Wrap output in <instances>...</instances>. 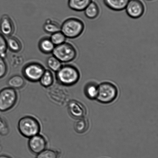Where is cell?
<instances>
[{
    "mask_svg": "<svg viewBox=\"0 0 158 158\" xmlns=\"http://www.w3.org/2000/svg\"><path fill=\"white\" fill-rule=\"evenodd\" d=\"M80 77L78 69L72 65L62 66L56 73V78L58 83L65 86L75 84L80 79Z\"/></svg>",
    "mask_w": 158,
    "mask_h": 158,
    "instance_id": "1",
    "label": "cell"
},
{
    "mask_svg": "<svg viewBox=\"0 0 158 158\" xmlns=\"http://www.w3.org/2000/svg\"><path fill=\"white\" fill-rule=\"evenodd\" d=\"M18 128L22 135L29 139L40 134L41 130L40 122L35 117L31 116H25L20 119Z\"/></svg>",
    "mask_w": 158,
    "mask_h": 158,
    "instance_id": "2",
    "label": "cell"
},
{
    "mask_svg": "<svg viewBox=\"0 0 158 158\" xmlns=\"http://www.w3.org/2000/svg\"><path fill=\"white\" fill-rule=\"evenodd\" d=\"M84 29V23L81 20L71 18L66 19L63 23L60 31L66 38L74 39L80 36Z\"/></svg>",
    "mask_w": 158,
    "mask_h": 158,
    "instance_id": "3",
    "label": "cell"
},
{
    "mask_svg": "<svg viewBox=\"0 0 158 158\" xmlns=\"http://www.w3.org/2000/svg\"><path fill=\"white\" fill-rule=\"evenodd\" d=\"M52 53L61 63H68L73 61L77 55L75 47L71 43L66 42L56 46Z\"/></svg>",
    "mask_w": 158,
    "mask_h": 158,
    "instance_id": "4",
    "label": "cell"
},
{
    "mask_svg": "<svg viewBox=\"0 0 158 158\" xmlns=\"http://www.w3.org/2000/svg\"><path fill=\"white\" fill-rule=\"evenodd\" d=\"M118 94L115 85L109 82H104L98 86L97 100L100 103L108 104L114 101Z\"/></svg>",
    "mask_w": 158,
    "mask_h": 158,
    "instance_id": "5",
    "label": "cell"
},
{
    "mask_svg": "<svg viewBox=\"0 0 158 158\" xmlns=\"http://www.w3.org/2000/svg\"><path fill=\"white\" fill-rule=\"evenodd\" d=\"M18 99V93L15 89L7 87L0 91V111L6 112L15 106Z\"/></svg>",
    "mask_w": 158,
    "mask_h": 158,
    "instance_id": "6",
    "label": "cell"
},
{
    "mask_svg": "<svg viewBox=\"0 0 158 158\" xmlns=\"http://www.w3.org/2000/svg\"><path fill=\"white\" fill-rule=\"evenodd\" d=\"M45 69L42 65L37 62H31L23 68V75L26 79L32 83L39 82Z\"/></svg>",
    "mask_w": 158,
    "mask_h": 158,
    "instance_id": "7",
    "label": "cell"
},
{
    "mask_svg": "<svg viewBox=\"0 0 158 158\" xmlns=\"http://www.w3.org/2000/svg\"><path fill=\"white\" fill-rule=\"evenodd\" d=\"M47 142L45 138L38 134L29 138L28 146L31 152L37 155L46 149Z\"/></svg>",
    "mask_w": 158,
    "mask_h": 158,
    "instance_id": "8",
    "label": "cell"
},
{
    "mask_svg": "<svg viewBox=\"0 0 158 158\" xmlns=\"http://www.w3.org/2000/svg\"><path fill=\"white\" fill-rule=\"evenodd\" d=\"M127 15L133 19L140 18L145 12V6L140 0H130L126 6Z\"/></svg>",
    "mask_w": 158,
    "mask_h": 158,
    "instance_id": "9",
    "label": "cell"
},
{
    "mask_svg": "<svg viewBox=\"0 0 158 158\" xmlns=\"http://www.w3.org/2000/svg\"><path fill=\"white\" fill-rule=\"evenodd\" d=\"M68 110L69 115L77 120L85 117L87 113L84 105L77 100H73L69 102Z\"/></svg>",
    "mask_w": 158,
    "mask_h": 158,
    "instance_id": "10",
    "label": "cell"
},
{
    "mask_svg": "<svg viewBox=\"0 0 158 158\" xmlns=\"http://www.w3.org/2000/svg\"><path fill=\"white\" fill-rule=\"evenodd\" d=\"M15 30V27L11 19L7 15H4L0 19V32L5 36H12Z\"/></svg>",
    "mask_w": 158,
    "mask_h": 158,
    "instance_id": "11",
    "label": "cell"
},
{
    "mask_svg": "<svg viewBox=\"0 0 158 158\" xmlns=\"http://www.w3.org/2000/svg\"><path fill=\"white\" fill-rule=\"evenodd\" d=\"M130 0H103L105 5L110 9L116 11H120L126 8Z\"/></svg>",
    "mask_w": 158,
    "mask_h": 158,
    "instance_id": "12",
    "label": "cell"
},
{
    "mask_svg": "<svg viewBox=\"0 0 158 158\" xmlns=\"http://www.w3.org/2000/svg\"><path fill=\"white\" fill-rule=\"evenodd\" d=\"M92 0H69L68 6L69 8L76 11H84Z\"/></svg>",
    "mask_w": 158,
    "mask_h": 158,
    "instance_id": "13",
    "label": "cell"
},
{
    "mask_svg": "<svg viewBox=\"0 0 158 158\" xmlns=\"http://www.w3.org/2000/svg\"><path fill=\"white\" fill-rule=\"evenodd\" d=\"M98 91V85L94 82H91L85 85L84 91L85 95L88 99L94 100L97 99Z\"/></svg>",
    "mask_w": 158,
    "mask_h": 158,
    "instance_id": "14",
    "label": "cell"
},
{
    "mask_svg": "<svg viewBox=\"0 0 158 158\" xmlns=\"http://www.w3.org/2000/svg\"><path fill=\"white\" fill-rule=\"evenodd\" d=\"M39 48L43 53L48 54L52 53L55 46L50 40V38H43L39 43Z\"/></svg>",
    "mask_w": 158,
    "mask_h": 158,
    "instance_id": "15",
    "label": "cell"
},
{
    "mask_svg": "<svg viewBox=\"0 0 158 158\" xmlns=\"http://www.w3.org/2000/svg\"><path fill=\"white\" fill-rule=\"evenodd\" d=\"M7 83L9 87L15 90L21 89L26 84L24 77L18 75L10 77L8 80Z\"/></svg>",
    "mask_w": 158,
    "mask_h": 158,
    "instance_id": "16",
    "label": "cell"
},
{
    "mask_svg": "<svg viewBox=\"0 0 158 158\" xmlns=\"http://www.w3.org/2000/svg\"><path fill=\"white\" fill-rule=\"evenodd\" d=\"M89 120L85 117L77 119L74 125L75 131L79 134H83L86 133L89 129Z\"/></svg>",
    "mask_w": 158,
    "mask_h": 158,
    "instance_id": "17",
    "label": "cell"
},
{
    "mask_svg": "<svg viewBox=\"0 0 158 158\" xmlns=\"http://www.w3.org/2000/svg\"><path fill=\"white\" fill-rule=\"evenodd\" d=\"M85 16L89 19H94L98 16L100 9L98 5L94 2H91L84 10Z\"/></svg>",
    "mask_w": 158,
    "mask_h": 158,
    "instance_id": "18",
    "label": "cell"
},
{
    "mask_svg": "<svg viewBox=\"0 0 158 158\" xmlns=\"http://www.w3.org/2000/svg\"><path fill=\"white\" fill-rule=\"evenodd\" d=\"M7 40L8 49L12 52L18 53L20 52L22 49V44L18 38L11 36Z\"/></svg>",
    "mask_w": 158,
    "mask_h": 158,
    "instance_id": "19",
    "label": "cell"
},
{
    "mask_svg": "<svg viewBox=\"0 0 158 158\" xmlns=\"http://www.w3.org/2000/svg\"><path fill=\"white\" fill-rule=\"evenodd\" d=\"M54 78L52 72L48 70H45L39 80L40 84L43 87L48 88L54 83Z\"/></svg>",
    "mask_w": 158,
    "mask_h": 158,
    "instance_id": "20",
    "label": "cell"
},
{
    "mask_svg": "<svg viewBox=\"0 0 158 158\" xmlns=\"http://www.w3.org/2000/svg\"><path fill=\"white\" fill-rule=\"evenodd\" d=\"M43 29L48 33L52 34L61 30V26L57 22L48 19L43 25Z\"/></svg>",
    "mask_w": 158,
    "mask_h": 158,
    "instance_id": "21",
    "label": "cell"
},
{
    "mask_svg": "<svg viewBox=\"0 0 158 158\" xmlns=\"http://www.w3.org/2000/svg\"><path fill=\"white\" fill-rule=\"evenodd\" d=\"M46 64L49 69L56 72L63 66L61 62L53 55L48 58Z\"/></svg>",
    "mask_w": 158,
    "mask_h": 158,
    "instance_id": "22",
    "label": "cell"
},
{
    "mask_svg": "<svg viewBox=\"0 0 158 158\" xmlns=\"http://www.w3.org/2000/svg\"><path fill=\"white\" fill-rule=\"evenodd\" d=\"M60 152L55 150L46 149L36 155L35 158H60Z\"/></svg>",
    "mask_w": 158,
    "mask_h": 158,
    "instance_id": "23",
    "label": "cell"
},
{
    "mask_svg": "<svg viewBox=\"0 0 158 158\" xmlns=\"http://www.w3.org/2000/svg\"><path fill=\"white\" fill-rule=\"evenodd\" d=\"M49 38L55 46L64 43L66 38L61 31L52 34Z\"/></svg>",
    "mask_w": 158,
    "mask_h": 158,
    "instance_id": "24",
    "label": "cell"
},
{
    "mask_svg": "<svg viewBox=\"0 0 158 158\" xmlns=\"http://www.w3.org/2000/svg\"><path fill=\"white\" fill-rule=\"evenodd\" d=\"M7 40L0 32V57L5 58L7 55Z\"/></svg>",
    "mask_w": 158,
    "mask_h": 158,
    "instance_id": "25",
    "label": "cell"
},
{
    "mask_svg": "<svg viewBox=\"0 0 158 158\" xmlns=\"http://www.w3.org/2000/svg\"><path fill=\"white\" fill-rule=\"evenodd\" d=\"M9 132V128L7 122L4 118L0 117V135H6Z\"/></svg>",
    "mask_w": 158,
    "mask_h": 158,
    "instance_id": "26",
    "label": "cell"
},
{
    "mask_svg": "<svg viewBox=\"0 0 158 158\" xmlns=\"http://www.w3.org/2000/svg\"><path fill=\"white\" fill-rule=\"evenodd\" d=\"M4 59L0 57V79L4 77L7 72V65Z\"/></svg>",
    "mask_w": 158,
    "mask_h": 158,
    "instance_id": "27",
    "label": "cell"
},
{
    "mask_svg": "<svg viewBox=\"0 0 158 158\" xmlns=\"http://www.w3.org/2000/svg\"><path fill=\"white\" fill-rule=\"evenodd\" d=\"M0 158H11L9 156L7 155H2L0 156Z\"/></svg>",
    "mask_w": 158,
    "mask_h": 158,
    "instance_id": "28",
    "label": "cell"
},
{
    "mask_svg": "<svg viewBox=\"0 0 158 158\" xmlns=\"http://www.w3.org/2000/svg\"><path fill=\"white\" fill-rule=\"evenodd\" d=\"M149 1H151V0H149Z\"/></svg>",
    "mask_w": 158,
    "mask_h": 158,
    "instance_id": "29",
    "label": "cell"
}]
</instances>
